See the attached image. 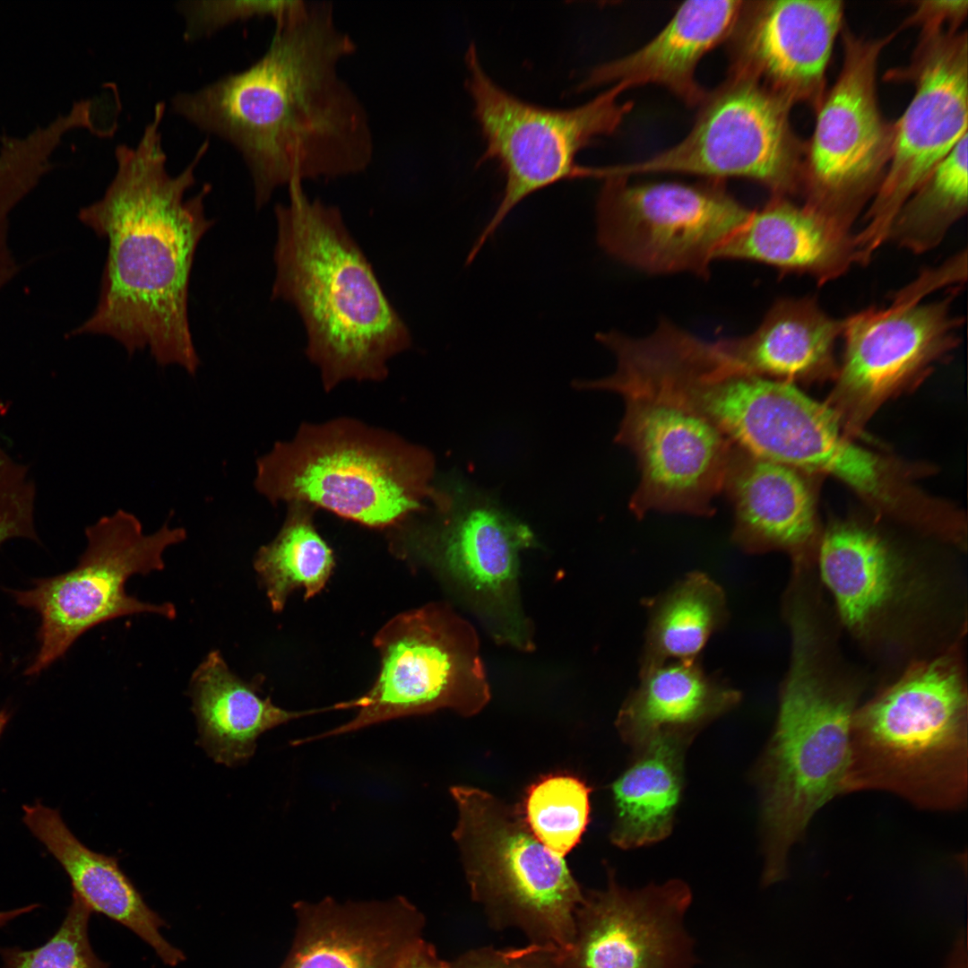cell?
Wrapping results in <instances>:
<instances>
[{
  "mask_svg": "<svg viewBox=\"0 0 968 968\" xmlns=\"http://www.w3.org/2000/svg\"><path fill=\"white\" fill-rule=\"evenodd\" d=\"M357 50L328 1H304L275 23L264 55L194 91L173 111L233 145L250 173L257 208L293 182L363 172L374 156L368 114L339 65Z\"/></svg>",
  "mask_w": 968,
  "mask_h": 968,
  "instance_id": "obj_1",
  "label": "cell"
},
{
  "mask_svg": "<svg viewBox=\"0 0 968 968\" xmlns=\"http://www.w3.org/2000/svg\"><path fill=\"white\" fill-rule=\"evenodd\" d=\"M165 108L155 105L136 146H117L114 178L99 200L79 211L81 222L108 246L98 305L69 336L108 335L129 355L149 348L159 366L178 365L194 376L201 362L188 320L190 274L214 220L204 213L210 184L190 198L186 193L210 143L170 175L160 131Z\"/></svg>",
  "mask_w": 968,
  "mask_h": 968,
  "instance_id": "obj_2",
  "label": "cell"
},
{
  "mask_svg": "<svg viewBox=\"0 0 968 968\" xmlns=\"http://www.w3.org/2000/svg\"><path fill=\"white\" fill-rule=\"evenodd\" d=\"M275 206L276 267L272 296L298 312L306 354L331 391L348 380L381 381L411 332L335 206L308 198L302 183Z\"/></svg>",
  "mask_w": 968,
  "mask_h": 968,
  "instance_id": "obj_3",
  "label": "cell"
},
{
  "mask_svg": "<svg viewBox=\"0 0 968 968\" xmlns=\"http://www.w3.org/2000/svg\"><path fill=\"white\" fill-rule=\"evenodd\" d=\"M791 625L790 669L774 730L757 767L764 886L784 879L790 851L813 817L844 794L860 693L820 661L810 625L801 618Z\"/></svg>",
  "mask_w": 968,
  "mask_h": 968,
  "instance_id": "obj_4",
  "label": "cell"
},
{
  "mask_svg": "<svg viewBox=\"0 0 968 968\" xmlns=\"http://www.w3.org/2000/svg\"><path fill=\"white\" fill-rule=\"evenodd\" d=\"M967 707L954 657L911 667L857 708L844 794L883 791L920 809H962L968 791Z\"/></svg>",
  "mask_w": 968,
  "mask_h": 968,
  "instance_id": "obj_5",
  "label": "cell"
},
{
  "mask_svg": "<svg viewBox=\"0 0 968 968\" xmlns=\"http://www.w3.org/2000/svg\"><path fill=\"white\" fill-rule=\"evenodd\" d=\"M425 447L359 419L303 423L256 461L254 485L272 504L302 503L361 525H402L440 499Z\"/></svg>",
  "mask_w": 968,
  "mask_h": 968,
  "instance_id": "obj_6",
  "label": "cell"
},
{
  "mask_svg": "<svg viewBox=\"0 0 968 968\" xmlns=\"http://www.w3.org/2000/svg\"><path fill=\"white\" fill-rule=\"evenodd\" d=\"M450 791L458 813L452 835L472 898L496 927L566 949L584 893L565 859L536 838L519 808L476 787Z\"/></svg>",
  "mask_w": 968,
  "mask_h": 968,
  "instance_id": "obj_7",
  "label": "cell"
},
{
  "mask_svg": "<svg viewBox=\"0 0 968 968\" xmlns=\"http://www.w3.org/2000/svg\"><path fill=\"white\" fill-rule=\"evenodd\" d=\"M465 61L466 88L486 145L480 162L495 160L505 179L498 205L467 256L469 264L525 198L563 180L590 177L591 168L579 166L577 154L615 133L633 103L620 100L628 89L618 82L575 108L540 107L497 85L483 69L474 44Z\"/></svg>",
  "mask_w": 968,
  "mask_h": 968,
  "instance_id": "obj_8",
  "label": "cell"
},
{
  "mask_svg": "<svg viewBox=\"0 0 968 968\" xmlns=\"http://www.w3.org/2000/svg\"><path fill=\"white\" fill-rule=\"evenodd\" d=\"M380 670L363 696L332 710L357 708L350 721L291 742L299 746L411 715L448 708L478 713L490 698L473 627L445 605H428L390 620L375 637Z\"/></svg>",
  "mask_w": 968,
  "mask_h": 968,
  "instance_id": "obj_9",
  "label": "cell"
},
{
  "mask_svg": "<svg viewBox=\"0 0 968 968\" xmlns=\"http://www.w3.org/2000/svg\"><path fill=\"white\" fill-rule=\"evenodd\" d=\"M85 537V549L73 569L12 592L18 605L40 619L39 649L25 670L28 676L48 668L82 634L106 621L141 613L177 616L173 603L143 601L125 592V583L132 575L163 570L165 550L186 539L184 528L165 523L145 534L134 514L118 509L89 525Z\"/></svg>",
  "mask_w": 968,
  "mask_h": 968,
  "instance_id": "obj_10",
  "label": "cell"
},
{
  "mask_svg": "<svg viewBox=\"0 0 968 968\" xmlns=\"http://www.w3.org/2000/svg\"><path fill=\"white\" fill-rule=\"evenodd\" d=\"M792 106L756 80L729 72L706 92L688 134L672 147L628 164L602 167L603 178L674 173L756 182L772 196L800 194L803 146Z\"/></svg>",
  "mask_w": 968,
  "mask_h": 968,
  "instance_id": "obj_11",
  "label": "cell"
},
{
  "mask_svg": "<svg viewBox=\"0 0 968 968\" xmlns=\"http://www.w3.org/2000/svg\"><path fill=\"white\" fill-rule=\"evenodd\" d=\"M602 180L596 203L599 246L618 262L652 274L709 278L711 264L722 259L752 212L723 181Z\"/></svg>",
  "mask_w": 968,
  "mask_h": 968,
  "instance_id": "obj_12",
  "label": "cell"
},
{
  "mask_svg": "<svg viewBox=\"0 0 968 968\" xmlns=\"http://www.w3.org/2000/svg\"><path fill=\"white\" fill-rule=\"evenodd\" d=\"M429 512L411 529L422 557L497 644L533 650L519 587L520 553L536 545L529 526L488 497L454 490Z\"/></svg>",
  "mask_w": 968,
  "mask_h": 968,
  "instance_id": "obj_13",
  "label": "cell"
},
{
  "mask_svg": "<svg viewBox=\"0 0 968 968\" xmlns=\"http://www.w3.org/2000/svg\"><path fill=\"white\" fill-rule=\"evenodd\" d=\"M893 36L868 40L843 32V65L816 108L804 151V203L849 231L877 193L890 157L893 125L880 113L876 82L880 53Z\"/></svg>",
  "mask_w": 968,
  "mask_h": 968,
  "instance_id": "obj_14",
  "label": "cell"
},
{
  "mask_svg": "<svg viewBox=\"0 0 968 968\" xmlns=\"http://www.w3.org/2000/svg\"><path fill=\"white\" fill-rule=\"evenodd\" d=\"M586 390L618 393L625 403L616 442L635 455L640 481L629 508L712 516L723 491L734 445L711 423L674 398L652 388L604 378Z\"/></svg>",
  "mask_w": 968,
  "mask_h": 968,
  "instance_id": "obj_15",
  "label": "cell"
},
{
  "mask_svg": "<svg viewBox=\"0 0 968 968\" xmlns=\"http://www.w3.org/2000/svg\"><path fill=\"white\" fill-rule=\"evenodd\" d=\"M966 32L946 29L922 32L907 78L914 95L893 124L888 164L855 233L860 264H868L887 242L900 208L935 167L968 134Z\"/></svg>",
  "mask_w": 968,
  "mask_h": 968,
  "instance_id": "obj_16",
  "label": "cell"
},
{
  "mask_svg": "<svg viewBox=\"0 0 968 968\" xmlns=\"http://www.w3.org/2000/svg\"><path fill=\"white\" fill-rule=\"evenodd\" d=\"M959 288L925 302L929 293L912 281L887 307L844 317L837 394L868 411L953 350L963 324L953 312Z\"/></svg>",
  "mask_w": 968,
  "mask_h": 968,
  "instance_id": "obj_17",
  "label": "cell"
},
{
  "mask_svg": "<svg viewBox=\"0 0 968 968\" xmlns=\"http://www.w3.org/2000/svg\"><path fill=\"white\" fill-rule=\"evenodd\" d=\"M603 890L584 893L575 913L563 968H691L683 920L691 901L678 879L640 889L621 886L611 871Z\"/></svg>",
  "mask_w": 968,
  "mask_h": 968,
  "instance_id": "obj_18",
  "label": "cell"
},
{
  "mask_svg": "<svg viewBox=\"0 0 968 968\" xmlns=\"http://www.w3.org/2000/svg\"><path fill=\"white\" fill-rule=\"evenodd\" d=\"M843 11L839 0L743 1L726 41L730 72L817 108Z\"/></svg>",
  "mask_w": 968,
  "mask_h": 968,
  "instance_id": "obj_19",
  "label": "cell"
},
{
  "mask_svg": "<svg viewBox=\"0 0 968 968\" xmlns=\"http://www.w3.org/2000/svg\"><path fill=\"white\" fill-rule=\"evenodd\" d=\"M297 928L280 968H394L422 938L425 918L403 896L293 904Z\"/></svg>",
  "mask_w": 968,
  "mask_h": 968,
  "instance_id": "obj_20",
  "label": "cell"
},
{
  "mask_svg": "<svg viewBox=\"0 0 968 968\" xmlns=\"http://www.w3.org/2000/svg\"><path fill=\"white\" fill-rule=\"evenodd\" d=\"M742 0L684 2L666 25L638 49L593 67L581 84L590 89L625 83L665 88L690 107H698L706 91L696 68L710 51L729 39Z\"/></svg>",
  "mask_w": 968,
  "mask_h": 968,
  "instance_id": "obj_21",
  "label": "cell"
},
{
  "mask_svg": "<svg viewBox=\"0 0 968 968\" xmlns=\"http://www.w3.org/2000/svg\"><path fill=\"white\" fill-rule=\"evenodd\" d=\"M22 821L56 860L70 879L72 895L91 912L125 926L147 943L169 966L186 960L184 953L161 934L166 921L148 906L118 859L96 852L68 828L57 809L36 801L23 805Z\"/></svg>",
  "mask_w": 968,
  "mask_h": 968,
  "instance_id": "obj_22",
  "label": "cell"
},
{
  "mask_svg": "<svg viewBox=\"0 0 968 968\" xmlns=\"http://www.w3.org/2000/svg\"><path fill=\"white\" fill-rule=\"evenodd\" d=\"M722 259L761 263L782 272L810 276L822 285L858 264V252L852 231L805 203L772 196L763 207L752 210Z\"/></svg>",
  "mask_w": 968,
  "mask_h": 968,
  "instance_id": "obj_23",
  "label": "cell"
},
{
  "mask_svg": "<svg viewBox=\"0 0 968 968\" xmlns=\"http://www.w3.org/2000/svg\"><path fill=\"white\" fill-rule=\"evenodd\" d=\"M733 506L732 541L744 552L800 555L816 528L811 493L797 470L734 446L723 491Z\"/></svg>",
  "mask_w": 968,
  "mask_h": 968,
  "instance_id": "obj_24",
  "label": "cell"
},
{
  "mask_svg": "<svg viewBox=\"0 0 968 968\" xmlns=\"http://www.w3.org/2000/svg\"><path fill=\"white\" fill-rule=\"evenodd\" d=\"M740 700V692L707 672L699 659L670 661L639 670V682L620 707L616 727L636 752L661 735L692 739Z\"/></svg>",
  "mask_w": 968,
  "mask_h": 968,
  "instance_id": "obj_25",
  "label": "cell"
},
{
  "mask_svg": "<svg viewBox=\"0 0 968 968\" xmlns=\"http://www.w3.org/2000/svg\"><path fill=\"white\" fill-rule=\"evenodd\" d=\"M818 563L841 619L856 635L875 633L906 597L904 562L861 526L832 527L822 540Z\"/></svg>",
  "mask_w": 968,
  "mask_h": 968,
  "instance_id": "obj_26",
  "label": "cell"
},
{
  "mask_svg": "<svg viewBox=\"0 0 968 968\" xmlns=\"http://www.w3.org/2000/svg\"><path fill=\"white\" fill-rule=\"evenodd\" d=\"M257 682L231 671L221 653L211 651L194 670L188 695L196 718L198 745L216 763L244 765L264 732L324 709L289 711L262 697Z\"/></svg>",
  "mask_w": 968,
  "mask_h": 968,
  "instance_id": "obj_27",
  "label": "cell"
},
{
  "mask_svg": "<svg viewBox=\"0 0 968 968\" xmlns=\"http://www.w3.org/2000/svg\"><path fill=\"white\" fill-rule=\"evenodd\" d=\"M843 325L844 318L827 314L814 297L781 298L753 333L716 344L748 370L791 382L834 367V347Z\"/></svg>",
  "mask_w": 968,
  "mask_h": 968,
  "instance_id": "obj_28",
  "label": "cell"
},
{
  "mask_svg": "<svg viewBox=\"0 0 968 968\" xmlns=\"http://www.w3.org/2000/svg\"><path fill=\"white\" fill-rule=\"evenodd\" d=\"M690 739L661 735L635 752L612 783L611 843L624 850L650 845L672 831L684 783V753Z\"/></svg>",
  "mask_w": 968,
  "mask_h": 968,
  "instance_id": "obj_29",
  "label": "cell"
},
{
  "mask_svg": "<svg viewBox=\"0 0 968 968\" xmlns=\"http://www.w3.org/2000/svg\"><path fill=\"white\" fill-rule=\"evenodd\" d=\"M645 607L648 619L640 670L698 660L708 640L729 619L723 589L700 571L688 573L664 592L646 599Z\"/></svg>",
  "mask_w": 968,
  "mask_h": 968,
  "instance_id": "obj_30",
  "label": "cell"
},
{
  "mask_svg": "<svg viewBox=\"0 0 968 968\" xmlns=\"http://www.w3.org/2000/svg\"><path fill=\"white\" fill-rule=\"evenodd\" d=\"M288 512L276 537L262 546L254 568L273 611H281L290 593L304 588L305 599L323 590L334 566L331 548L317 532L311 506L288 504Z\"/></svg>",
  "mask_w": 968,
  "mask_h": 968,
  "instance_id": "obj_31",
  "label": "cell"
},
{
  "mask_svg": "<svg viewBox=\"0 0 968 968\" xmlns=\"http://www.w3.org/2000/svg\"><path fill=\"white\" fill-rule=\"evenodd\" d=\"M967 138L964 135L912 194L895 215L887 242L914 254L937 247L967 212Z\"/></svg>",
  "mask_w": 968,
  "mask_h": 968,
  "instance_id": "obj_32",
  "label": "cell"
},
{
  "mask_svg": "<svg viewBox=\"0 0 968 968\" xmlns=\"http://www.w3.org/2000/svg\"><path fill=\"white\" fill-rule=\"evenodd\" d=\"M522 812L536 838L564 858L589 823L590 788L572 775L547 776L528 790Z\"/></svg>",
  "mask_w": 968,
  "mask_h": 968,
  "instance_id": "obj_33",
  "label": "cell"
},
{
  "mask_svg": "<svg viewBox=\"0 0 968 968\" xmlns=\"http://www.w3.org/2000/svg\"><path fill=\"white\" fill-rule=\"evenodd\" d=\"M92 912L72 895L65 917L56 933L42 946L23 950L0 948L3 968H108L94 953L89 938Z\"/></svg>",
  "mask_w": 968,
  "mask_h": 968,
  "instance_id": "obj_34",
  "label": "cell"
},
{
  "mask_svg": "<svg viewBox=\"0 0 968 968\" xmlns=\"http://www.w3.org/2000/svg\"><path fill=\"white\" fill-rule=\"evenodd\" d=\"M304 0L184 1L177 9L185 21L184 39L209 37L238 22L271 17L275 23L295 12Z\"/></svg>",
  "mask_w": 968,
  "mask_h": 968,
  "instance_id": "obj_35",
  "label": "cell"
},
{
  "mask_svg": "<svg viewBox=\"0 0 968 968\" xmlns=\"http://www.w3.org/2000/svg\"><path fill=\"white\" fill-rule=\"evenodd\" d=\"M36 497L28 467L0 445V547L13 539L39 541Z\"/></svg>",
  "mask_w": 968,
  "mask_h": 968,
  "instance_id": "obj_36",
  "label": "cell"
},
{
  "mask_svg": "<svg viewBox=\"0 0 968 968\" xmlns=\"http://www.w3.org/2000/svg\"><path fill=\"white\" fill-rule=\"evenodd\" d=\"M450 968H563L562 950L551 945L499 950L490 946L471 950L449 963Z\"/></svg>",
  "mask_w": 968,
  "mask_h": 968,
  "instance_id": "obj_37",
  "label": "cell"
},
{
  "mask_svg": "<svg viewBox=\"0 0 968 968\" xmlns=\"http://www.w3.org/2000/svg\"><path fill=\"white\" fill-rule=\"evenodd\" d=\"M966 0H927L915 2L907 25H919L922 32L944 29L957 30L967 14Z\"/></svg>",
  "mask_w": 968,
  "mask_h": 968,
  "instance_id": "obj_38",
  "label": "cell"
},
{
  "mask_svg": "<svg viewBox=\"0 0 968 968\" xmlns=\"http://www.w3.org/2000/svg\"><path fill=\"white\" fill-rule=\"evenodd\" d=\"M394 968H450L449 963L439 958L434 946L423 938L410 946Z\"/></svg>",
  "mask_w": 968,
  "mask_h": 968,
  "instance_id": "obj_39",
  "label": "cell"
},
{
  "mask_svg": "<svg viewBox=\"0 0 968 968\" xmlns=\"http://www.w3.org/2000/svg\"><path fill=\"white\" fill-rule=\"evenodd\" d=\"M39 906V905L37 904V903H32V904L27 905V906L18 908V909H14V910H11V911L0 912V927L4 926L10 920H13L14 918H16V917H18V916H20V915H22L23 913L31 912L32 910H34L35 908H37Z\"/></svg>",
  "mask_w": 968,
  "mask_h": 968,
  "instance_id": "obj_40",
  "label": "cell"
},
{
  "mask_svg": "<svg viewBox=\"0 0 968 968\" xmlns=\"http://www.w3.org/2000/svg\"><path fill=\"white\" fill-rule=\"evenodd\" d=\"M10 719V714L5 709L0 710V737L4 732Z\"/></svg>",
  "mask_w": 968,
  "mask_h": 968,
  "instance_id": "obj_41",
  "label": "cell"
}]
</instances>
